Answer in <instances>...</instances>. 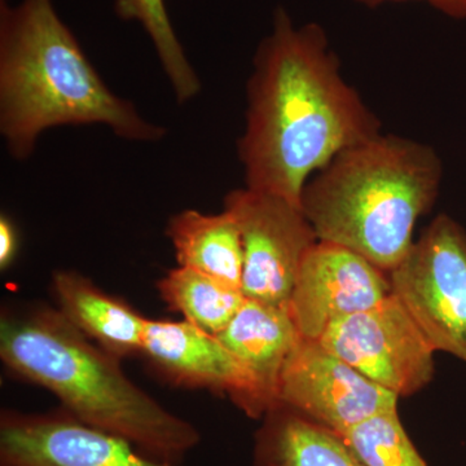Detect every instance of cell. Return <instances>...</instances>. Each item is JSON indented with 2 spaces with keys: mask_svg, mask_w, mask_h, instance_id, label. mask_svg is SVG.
Segmentation results:
<instances>
[{
  "mask_svg": "<svg viewBox=\"0 0 466 466\" xmlns=\"http://www.w3.org/2000/svg\"><path fill=\"white\" fill-rule=\"evenodd\" d=\"M247 91V124L238 143L245 187L299 207L312 175L382 133L343 76L323 27L296 25L283 7L275 9L271 32L257 48Z\"/></svg>",
  "mask_w": 466,
  "mask_h": 466,
  "instance_id": "obj_1",
  "label": "cell"
},
{
  "mask_svg": "<svg viewBox=\"0 0 466 466\" xmlns=\"http://www.w3.org/2000/svg\"><path fill=\"white\" fill-rule=\"evenodd\" d=\"M0 359L12 375L54 394L84 424L130 441L159 461L180 465L201 433L126 376L109 354L45 303L0 312Z\"/></svg>",
  "mask_w": 466,
  "mask_h": 466,
  "instance_id": "obj_2",
  "label": "cell"
},
{
  "mask_svg": "<svg viewBox=\"0 0 466 466\" xmlns=\"http://www.w3.org/2000/svg\"><path fill=\"white\" fill-rule=\"evenodd\" d=\"M82 125L133 142L167 134L109 90L52 0H0V134L9 155L25 161L46 130Z\"/></svg>",
  "mask_w": 466,
  "mask_h": 466,
  "instance_id": "obj_3",
  "label": "cell"
},
{
  "mask_svg": "<svg viewBox=\"0 0 466 466\" xmlns=\"http://www.w3.org/2000/svg\"><path fill=\"white\" fill-rule=\"evenodd\" d=\"M443 165L428 144L379 134L312 175L300 207L318 240L390 272L412 248L417 220L433 208Z\"/></svg>",
  "mask_w": 466,
  "mask_h": 466,
  "instance_id": "obj_4",
  "label": "cell"
},
{
  "mask_svg": "<svg viewBox=\"0 0 466 466\" xmlns=\"http://www.w3.org/2000/svg\"><path fill=\"white\" fill-rule=\"evenodd\" d=\"M403 303L435 351L466 363V231L440 214L389 272Z\"/></svg>",
  "mask_w": 466,
  "mask_h": 466,
  "instance_id": "obj_5",
  "label": "cell"
},
{
  "mask_svg": "<svg viewBox=\"0 0 466 466\" xmlns=\"http://www.w3.org/2000/svg\"><path fill=\"white\" fill-rule=\"evenodd\" d=\"M225 210L240 227L242 293L247 299L289 308L300 265L319 241L302 208L244 187L226 196Z\"/></svg>",
  "mask_w": 466,
  "mask_h": 466,
  "instance_id": "obj_6",
  "label": "cell"
},
{
  "mask_svg": "<svg viewBox=\"0 0 466 466\" xmlns=\"http://www.w3.org/2000/svg\"><path fill=\"white\" fill-rule=\"evenodd\" d=\"M319 342L400 398L422 390L434 377L437 351L394 294L334 321Z\"/></svg>",
  "mask_w": 466,
  "mask_h": 466,
  "instance_id": "obj_7",
  "label": "cell"
},
{
  "mask_svg": "<svg viewBox=\"0 0 466 466\" xmlns=\"http://www.w3.org/2000/svg\"><path fill=\"white\" fill-rule=\"evenodd\" d=\"M398 400L395 392L370 381L317 339L300 336L281 373L276 406L341 435L370 417L398 410Z\"/></svg>",
  "mask_w": 466,
  "mask_h": 466,
  "instance_id": "obj_8",
  "label": "cell"
},
{
  "mask_svg": "<svg viewBox=\"0 0 466 466\" xmlns=\"http://www.w3.org/2000/svg\"><path fill=\"white\" fill-rule=\"evenodd\" d=\"M0 466H180L144 455L130 441L97 431L63 407L47 412L3 408Z\"/></svg>",
  "mask_w": 466,
  "mask_h": 466,
  "instance_id": "obj_9",
  "label": "cell"
},
{
  "mask_svg": "<svg viewBox=\"0 0 466 466\" xmlns=\"http://www.w3.org/2000/svg\"><path fill=\"white\" fill-rule=\"evenodd\" d=\"M388 272L355 251L318 241L303 259L289 311L303 339H320L330 324L391 296Z\"/></svg>",
  "mask_w": 466,
  "mask_h": 466,
  "instance_id": "obj_10",
  "label": "cell"
},
{
  "mask_svg": "<svg viewBox=\"0 0 466 466\" xmlns=\"http://www.w3.org/2000/svg\"><path fill=\"white\" fill-rule=\"evenodd\" d=\"M140 355L173 385L225 395L245 415L259 420L253 382L217 334L186 320L148 319Z\"/></svg>",
  "mask_w": 466,
  "mask_h": 466,
  "instance_id": "obj_11",
  "label": "cell"
},
{
  "mask_svg": "<svg viewBox=\"0 0 466 466\" xmlns=\"http://www.w3.org/2000/svg\"><path fill=\"white\" fill-rule=\"evenodd\" d=\"M217 336L249 375L262 420L278 404L281 373L300 339L289 308L247 299Z\"/></svg>",
  "mask_w": 466,
  "mask_h": 466,
  "instance_id": "obj_12",
  "label": "cell"
},
{
  "mask_svg": "<svg viewBox=\"0 0 466 466\" xmlns=\"http://www.w3.org/2000/svg\"><path fill=\"white\" fill-rule=\"evenodd\" d=\"M51 288L57 309L91 341L118 359L140 355L148 319L133 306L72 269L55 271Z\"/></svg>",
  "mask_w": 466,
  "mask_h": 466,
  "instance_id": "obj_13",
  "label": "cell"
},
{
  "mask_svg": "<svg viewBox=\"0 0 466 466\" xmlns=\"http://www.w3.org/2000/svg\"><path fill=\"white\" fill-rule=\"evenodd\" d=\"M254 466H363L341 435L275 406L254 434Z\"/></svg>",
  "mask_w": 466,
  "mask_h": 466,
  "instance_id": "obj_14",
  "label": "cell"
},
{
  "mask_svg": "<svg viewBox=\"0 0 466 466\" xmlns=\"http://www.w3.org/2000/svg\"><path fill=\"white\" fill-rule=\"evenodd\" d=\"M167 236L177 265L213 276L241 289L244 249L240 227L229 211L183 210L170 217ZM242 290V289H241Z\"/></svg>",
  "mask_w": 466,
  "mask_h": 466,
  "instance_id": "obj_15",
  "label": "cell"
},
{
  "mask_svg": "<svg viewBox=\"0 0 466 466\" xmlns=\"http://www.w3.org/2000/svg\"><path fill=\"white\" fill-rule=\"evenodd\" d=\"M157 290L171 311L213 334L222 332L247 300L241 289L182 266L168 269L157 281Z\"/></svg>",
  "mask_w": 466,
  "mask_h": 466,
  "instance_id": "obj_16",
  "label": "cell"
},
{
  "mask_svg": "<svg viewBox=\"0 0 466 466\" xmlns=\"http://www.w3.org/2000/svg\"><path fill=\"white\" fill-rule=\"evenodd\" d=\"M115 9L121 20L137 21L148 34L177 100L184 104L198 96L200 78L175 34L164 0H115Z\"/></svg>",
  "mask_w": 466,
  "mask_h": 466,
  "instance_id": "obj_17",
  "label": "cell"
},
{
  "mask_svg": "<svg viewBox=\"0 0 466 466\" xmlns=\"http://www.w3.org/2000/svg\"><path fill=\"white\" fill-rule=\"evenodd\" d=\"M341 437L363 466H428L408 437L398 410L370 417Z\"/></svg>",
  "mask_w": 466,
  "mask_h": 466,
  "instance_id": "obj_18",
  "label": "cell"
},
{
  "mask_svg": "<svg viewBox=\"0 0 466 466\" xmlns=\"http://www.w3.org/2000/svg\"><path fill=\"white\" fill-rule=\"evenodd\" d=\"M18 248H20V238H18L17 227L8 216H2L0 218V268L2 271H5L15 262Z\"/></svg>",
  "mask_w": 466,
  "mask_h": 466,
  "instance_id": "obj_19",
  "label": "cell"
},
{
  "mask_svg": "<svg viewBox=\"0 0 466 466\" xmlns=\"http://www.w3.org/2000/svg\"><path fill=\"white\" fill-rule=\"evenodd\" d=\"M370 7L390 2H424L441 14L456 20H466V0H358Z\"/></svg>",
  "mask_w": 466,
  "mask_h": 466,
  "instance_id": "obj_20",
  "label": "cell"
}]
</instances>
